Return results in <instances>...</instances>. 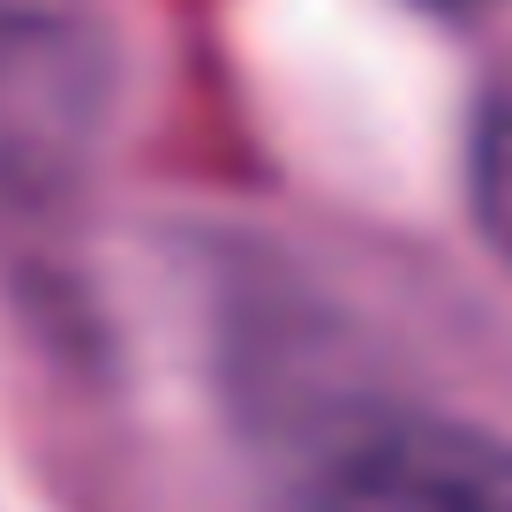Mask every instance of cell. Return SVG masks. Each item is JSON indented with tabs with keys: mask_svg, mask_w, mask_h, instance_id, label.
Listing matches in <instances>:
<instances>
[{
	"mask_svg": "<svg viewBox=\"0 0 512 512\" xmlns=\"http://www.w3.org/2000/svg\"><path fill=\"white\" fill-rule=\"evenodd\" d=\"M430 8H497V0H430Z\"/></svg>",
	"mask_w": 512,
	"mask_h": 512,
	"instance_id": "cell-4",
	"label": "cell"
},
{
	"mask_svg": "<svg viewBox=\"0 0 512 512\" xmlns=\"http://www.w3.org/2000/svg\"><path fill=\"white\" fill-rule=\"evenodd\" d=\"M467 204H475L482 241L497 249V264L512 272V98L482 113L475 151H467Z\"/></svg>",
	"mask_w": 512,
	"mask_h": 512,
	"instance_id": "cell-3",
	"label": "cell"
},
{
	"mask_svg": "<svg viewBox=\"0 0 512 512\" xmlns=\"http://www.w3.org/2000/svg\"><path fill=\"white\" fill-rule=\"evenodd\" d=\"M287 512H512V445L430 415H347Z\"/></svg>",
	"mask_w": 512,
	"mask_h": 512,
	"instance_id": "cell-1",
	"label": "cell"
},
{
	"mask_svg": "<svg viewBox=\"0 0 512 512\" xmlns=\"http://www.w3.org/2000/svg\"><path fill=\"white\" fill-rule=\"evenodd\" d=\"M98 106V61L68 23L0 0V181H38L76 159Z\"/></svg>",
	"mask_w": 512,
	"mask_h": 512,
	"instance_id": "cell-2",
	"label": "cell"
}]
</instances>
